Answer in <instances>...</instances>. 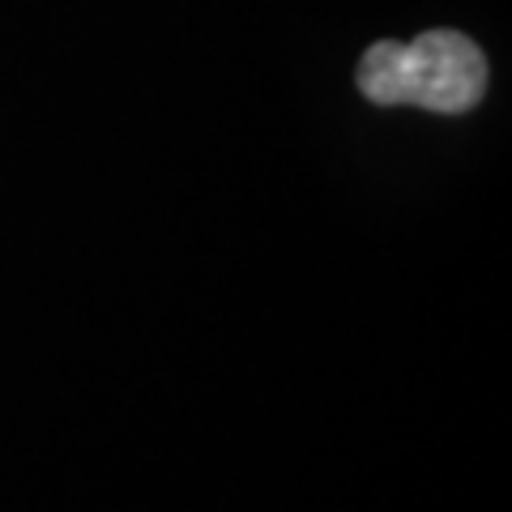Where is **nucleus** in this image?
Here are the masks:
<instances>
[{
  "instance_id": "1",
  "label": "nucleus",
  "mask_w": 512,
  "mask_h": 512,
  "mask_svg": "<svg viewBox=\"0 0 512 512\" xmlns=\"http://www.w3.org/2000/svg\"><path fill=\"white\" fill-rule=\"evenodd\" d=\"M359 90L376 107H427L461 116L487 90V60L457 30H427L414 43H372L359 60Z\"/></svg>"
}]
</instances>
